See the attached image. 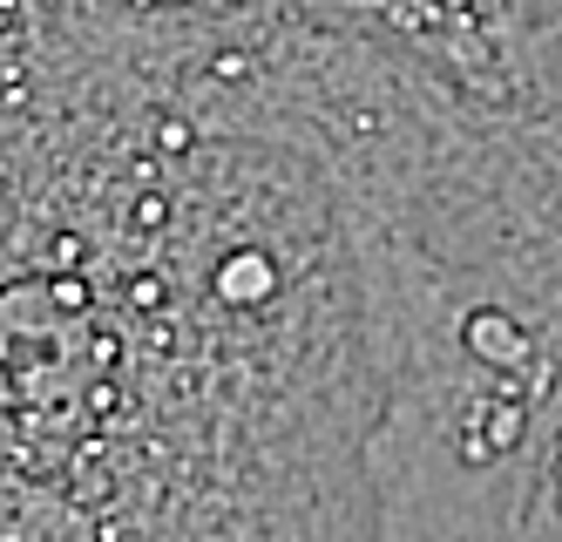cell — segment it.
Returning <instances> with one entry per match:
<instances>
[{
  "mask_svg": "<svg viewBox=\"0 0 562 542\" xmlns=\"http://www.w3.org/2000/svg\"><path fill=\"white\" fill-rule=\"evenodd\" d=\"M380 0H0V542H393Z\"/></svg>",
  "mask_w": 562,
  "mask_h": 542,
  "instance_id": "1",
  "label": "cell"
},
{
  "mask_svg": "<svg viewBox=\"0 0 562 542\" xmlns=\"http://www.w3.org/2000/svg\"><path fill=\"white\" fill-rule=\"evenodd\" d=\"M393 542H562V0H380Z\"/></svg>",
  "mask_w": 562,
  "mask_h": 542,
  "instance_id": "2",
  "label": "cell"
}]
</instances>
